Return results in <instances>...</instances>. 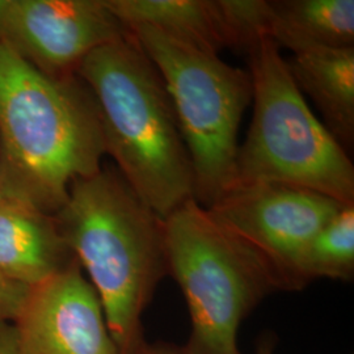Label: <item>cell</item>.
<instances>
[{
	"instance_id": "cell-1",
	"label": "cell",
	"mask_w": 354,
	"mask_h": 354,
	"mask_svg": "<svg viewBox=\"0 0 354 354\" xmlns=\"http://www.w3.org/2000/svg\"><path fill=\"white\" fill-rule=\"evenodd\" d=\"M95 100L79 76L54 77L0 44V192L54 215L77 178L102 169Z\"/></svg>"
},
{
	"instance_id": "cell-2",
	"label": "cell",
	"mask_w": 354,
	"mask_h": 354,
	"mask_svg": "<svg viewBox=\"0 0 354 354\" xmlns=\"http://www.w3.org/2000/svg\"><path fill=\"white\" fill-rule=\"evenodd\" d=\"M53 216L100 298L120 353H137L147 342L142 317L168 274L165 219L113 168L75 180Z\"/></svg>"
},
{
	"instance_id": "cell-3",
	"label": "cell",
	"mask_w": 354,
	"mask_h": 354,
	"mask_svg": "<svg viewBox=\"0 0 354 354\" xmlns=\"http://www.w3.org/2000/svg\"><path fill=\"white\" fill-rule=\"evenodd\" d=\"M76 75L99 114L105 153L160 218L194 198V174L165 80L138 41L127 36L88 54Z\"/></svg>"
},
{
	"instance_id": "cell-4",
	"label": "cell",
	"mask_w": 354,
	"mask_h": 354,
	"mask_svg": "<svg viewBox=\"0 0 354 354\" xmlns=\"http://www.w3.org/2000/svg\"><path fill=\"white\" fill-rule=\"evenodd\" d=\"M248 62L253 114L238 149L236 185L285 184L354 203L349 153L307 105L279 46L270 38L260 39Z\"/></svg>"
},
{
	"instance_id": "cell-5",
	"label": "cell",
	"mask_w": 354,
	"mask_h": 354,
	"mask_svg": "<svg viewBox=\"0 0 354 354\" xmlns=\"http://www.w3.org/2000/svg\"><path fill=\"white\" fill-rule=\"evenodd\" d=\"M165 244L168 274L189 310V339L181 353L241 354V323L279 290L270 269L194 198L165 216Z\"/></svg>"
},
{
	"instance_id": "cell-6",
	"label": "cell",
	"mask_w": 354,
	"mask_h": 354,
	"mask_svg": "<svg viewBox=\"0 0 354 354\" xmlns=\"http://www.w3.org/2000/svg\"><path fill=\"white\" fill-rule=\"evenodd\" d=\"M158 67L194 174V200L210 207L236 185L238 134L252 102L250 71L151 26L127 29Z\"/></svg>"
},
{
	"instance_id": "cell-7",
	"label": "cell",
	"mask_w": 354,
	"mask_h": 354,
	"mask_svg": "<svg viewBox=\"0 0 354 354\" xmlns=\"http://www.w3.org/2000/svg\"><path fill=\"white\" fill-rule=\"evenodd\" d=\"M344 205L313 190L260 183L236 185L207 209L266 263L279 290L298 291L308 244Z\"/></svg>"
},
{
	"instance_id": "cell-8",
	"label": "cell",
	"mask_w": 354,
	"mask_h": 354,
	"mask_svg": "<svg viewBox=\"0 0 354 354\" xmlns=\"http://www.w3.org/2000/svg\"><path fill=\"white\" fill-rule=\"evenodd\" d=\"M127 33L105 0H0V44L54 77Z\"/></svg>"
},
{
	"instance_id": "cell-9",
	"label": "cell",
	"mask_w": 354,
	"mask_h": 354,
	"mask_svg": "<svg viewBox=\"0 0 354 354\" xmlns=\"http://www.w3.org/2000/svg\"><path fill=\"white\" fill-rule=\"evenodd\" d=\"M11 323L19 354H121L76 259L29 286Z\"/></svg>"
},
{
	"instance_id": "cell-10",
	"label": "cell",
	"mask_w": 354,
	"mask_h": 354,
	"mask_svg": "<svg viewBox=\"0 0 354 354\" xmlns=\"http://www.w3.org/2000/svg\"><path fill=\"white\" fill-rule=\"evenodd\" d=\"M75 260L53 215L0 198V274L33 286Z\"/></svg>"
},
{
	"instance_id": "cell-11",
	"label": "cell",
	"mask_w": 354,
	"mask_h": 354,
	"mask_svg": "<svg viewBox=\"0 0 354 354\" xmlns=\"http://www.w3.org/2000/svg\"><path fill=\"white\" fill-rule=\"evenodd\" d=\"M291 77L323 117V125L349 153L354 145V48L315 49L286 59Z\"/></svg>"
},
{
	"instance_id": "cell-12",
	"label": "cell",
	"mask_w": 354,
	"mask_h": 354,
	"mask_svg": "<svg viewBox=\"0 0 354 354\" xmlns=\"http://www.w3.org/2000/svg\"><path fill=\"white\" fill-rule=\"evenodd\" d=\"M129 28L151 26L194 49L218 54L228 49L215 0H105Z\"/></svg>"
},
{
	"instance_id": "cell-13",
	"label": "cell",
	"mask_w": 354,
	"mask_h": 354,
	"mask_svg": "<svg viewBox=\"0 0 354 354\" xmlns=\"http://www.w3.org/2000/svg\"><path fill=\"white\" fill-rule=\"evenodd\" d=\"M269 38L292 54L354 48L353 0H272Z\"/></svg>"
},
{
	"instance_id": "cell-14",
	"label": "cell",
	"mask_w": 354,
	"mask_h": 354,
	"mask_svg": "<svg viewBox=\"0 0 354 354\" xmlns=\"http://www.w3.org/2000/svg\"><path fill=\"white\" fill-rule=\"evenodd\" d=\"M354 277V203H346L308 244L301 264L304 288L319 279Z\"/></svg>"
},
{
	"instance_id": "cell-15",
	"label": "cell",
	"mask_w": 354,
	"mask_h": 354,
	"mask_svg": "<svg viewBox=\"0 0 354 354\" xmlns=\"http://www.w3.org/2000/svg\"><path fill=\"white\" fill-rule=\"evenodd\" d=\"M227 38L228 49L250 53L269 38L270 4L268 0H215Z\"/></svg>"
},
{
	"instance_id": "cell-16",
	"label": "cell",
	"mask_w": 354,
	"mask_h": 354,
	"mask_svg": "<svg viewBox=\"0 0 354 354\" xmlns=\"http://www.w3.org/2000/svg\"><path fill=\"white\" fill-rule=\"evenodd\" d=\"M28 288L0 274V320L12 322L26 298Z\"/></svg>"
},
{
	"instance_id": "cell-17",
	"label": "cell",
	"mask_w": 354,
	"mask_h": 354,
	"mask_svg": "<svg viewBox=\"0 0 354 354\" xmlns=\"http://www.w3.org/2000/svg\"><path fill=\"white\" fill-rule=\"evenodd\" d=\"M276 337L273 335H266L263 337V340L259 344L256 354H274L276 349ZM136 354H183L180 351V346L175 345H169V344H160V342H155L150 344L146 342L140 351Z\"/></svg>"
},
{
	"instance_id": "cell-18",
	"label": "cell",
	"mask_w": 354,
	"mask_h": 354,
	"mask_svg": "<svg viewBox=\"0 0 354 354\" xmlns=\"http://www.w3.org/2000/svg\"><path fill=\"white\" fill-rule=\"evenodd\" d=\"M0 354H19L12 323L0 320Z\"/></svg>"
},
{
	"instance_id": "cell-19",
	"label": "cell",
	"mask_w": 354,
	"mask_h": 354,
	"mask_svg": "<svg viewBox=\"0 0 354 354\" xmlns=\"http://www.w3.org/2000/svg\"><path fill=\"white\" fill-rule=\"evenodd\" d=\"M1 197H3V194H1V192H0V198H1Z\"/></svg>"
}]
</instances>
